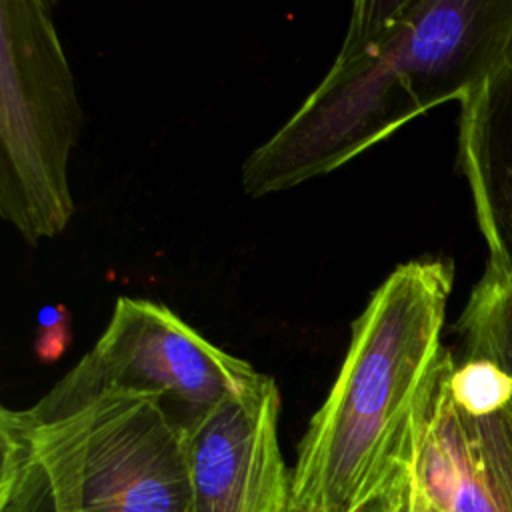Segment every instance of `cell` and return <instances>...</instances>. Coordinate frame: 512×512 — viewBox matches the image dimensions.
I'll list each match as a JSON object with an SVG mask.
<instances>
[{"instance_id":"obj_1","label":"cell","mask_w":512,"mask_h":512,"mask_svg":"<svg viewBox=\"0 0 512 512\" xmlns=\"http://www.w3.org/2000/svg\"><path fill=\"white\" fill-rule=\"evenodd\" d=\"M512 44V0H362L342 48L242 164L260 198L324 176L428 110L462 102Z\"/></svg>"},{"instance_id":"obj_2","label":"cell","mask_w":512,"mask_h":512,"mask_svg":"<svg viewBox=\"0 0 512 512\" xmlns=\"http://www.w3.org/2000/svg\"><path fill=\"white\" fill-rule=\"evenodd\" d=\"M454 266H396L354 320L292 468V512H364L416 462L446 346Z\"/></svg>"},{"instance_id":"obj_3","label":"cell","mask_w":512,"mask_h":512,"mask_svg":"<svg viewBox=\"0 0 512 512\" xmlns=\"http://www.w3.org/2000/svg\"><path fill=\"white\" fill-rule=\"evenodd\" d=\"M0 512H192L186 430L86 354L32 406L0 410Z\"/></svg>"},{"instance_id":"obj_4","label":"cell","mask_w":512,"mask_h":512,"mask_svg":"<svg viewBox=\"0 0 512 512\" xmlns=\"http://www.w3.org/2000/svg\"><path fill=\"white\" fill-rule=\"evenodd\" d=\"M82 130L74 74L50 8L0 2V214L28 244L64 232L68 160Z\"/></svg>"},{"instance_id":"obj_5","label":"cell","mask_w":512,"mask_h":512,"mask_svg":"<svg viewBox=\"0 0 512 512\" xmlns=\"http://www.w3.org/2000/svg\"><path fill=\"white\" fill-rule=\"evenodd\" d=\"M88 354L110 382L156 394L184 430L262 374L164 304L130 296L116 300Z\"/></svg>"},{"instance_id":"obj_6","label":"cell","mask_w":512,"mask_h":512,"mask_svg":"<svg viewBox=\"0 0 512 512\" xmlns=\"http://www.w3.org/2000/svg\"><path fill=\"white\" fill-rule=\"evenodd\" d=\"M278 418V386L260 374L186 428L192 512H292Z\"/></svg>"},{"instance_id":"obj_7","label":"cell","mask_w":512,"mask_h":512,"mask_svg":"<svg viewBox=\"0 0 512 512\" xmlns=\"http://www.w3.org/2000/svg\"><path fill=\"white\" fill-rule=\"evenodd\" d=\"M446 348L424 424L418 472L436 512H512V400L490 410L458 406Z\"/></svg>"},{"instance_id":"obj_8","label":"cell","mask_w":512,"mask_h":512,"mask_svg":"<svg viewBox=\"0 0 512 512\" xmlns=\"http://www.w3.org/2000/svg\"><path fill=\"white\" fill-rule=\"evenodd\" d=\"M458 168L488 258L512 264V44L460 102Z\"/></svg>"},{"instance_id":"obj_9","label":"cell","mask_w":512,"mask_h":512,"mask_svg":"<svg viewBox=\"0 0 512 512\" xmlns=\"http://www.w3.org/2000/svg\"><path fill=\"white\" fill-rule=\"evenodd\" d=\"M454 332L460 356L486 358L512 378V264L486 260Z\"/></svg>"},{"instance_id":"obj_10","label":"cell","mask_w":512,"mask_h":512,"mask_svg":"<svg viewBox=\"0 0 512 512\" xmlns=\"http://www.w3.org/2000/svg\"><path fill=\"white\" fill-rule=\"evenodd\" d=\"M364 512H436L430 502L416 462L396 480V484Z\"/></svg>"},{"instance_id":"obj_11","label":"cell","mask_w":512,"mask_h":512,"mask_svg":"<svg viewBox=\"0 0 512 512\" xmlns=\"http://www.w3.org/2000/svg\"><path fill=\"white\" fill-rule=\"evenodd\" d=\"M66 310L56 306H46L40 312V326H42V338L36 344V352L44 360H54L62 354V350L68 344V332L64 330L68 326V320L64 318Z\"/></svg>"}]
</instances>
